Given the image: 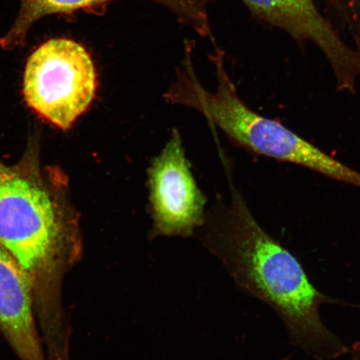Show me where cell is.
Returning <instances> with one entry per match:
<instances>
[{"mask_svg":"<svg viewBox=\"0 0 360 360\" xmlns=\"http://www.w3.org/2000/svg\"><path fill=\"white\" fill-rule=\"evenodd\" d=\"M358 1H359V6H360V0H358Z\"/></svg>","mask_w":360,"mask_h":360,"instance_id":"cell-9","label":"cell"},{"mask_svg":"<svg viewBox=\"0 0 360 360\" xmlns=\"http://www.w3.org/2000/svg\"><path fill=\"white\" fill-rule=\"evenodd\" d=\"M255 17L289 34L295 41L311 42L332 68L339 91L355 92L360 77V51L342 39L318 10L314 0H242Z\"/></svg>","mask_w":360,"mask_h":360,"instance_id":"cell-5","label":"cell"},{"mask_svg":"<svg viewBox=\"0 0 360 360\" xmlns=\"http://www.w3.org/2000/svg\"><path fill=\"white\" fill-rule=\"evenodd\" d=\"M152 236L187 238L205 222L206 198L198 187L177 129L148 170Z\"/></svg>","mask_w":360,"mask_h":360,"instance_id":"cell-4","label":"cell"},{"mask_svg":"<svg viewBox=\"0 0 360 360\" xmlns=\"http://www.w3.org/2000/svg\"><path fill=\"white\" fill-rule=\"evenodd\" d=\"M39 148L34 137L16 164L0 160V244L30 283L48 360H69L72 328L64 287L84 254L80 214L66 175L43 165Z\"/></svg>","mask_w":360,"mask_h":360,"instance_id":"cell-1","label":"cell"},{"mask_svg":"<svg viewBox=\"0 0 360 360\" xmlns=\"http://www.w3.org/2000/svg\"><path fill=\"white\" fill-rule=\"evenodd\" d=\"M114 0H20V12L8 32L0 39V46L13 49L22 46L33 25L45 16L71 13L102 6ZM167 8L180 22L193 19L202 0H148Z\"/></svg>","mask_w":360,"mask_h":360,"instance_id":"cell-7","label":"cell"},{"mask_svg":"<svg viewBox=\"0 0 360 360\" xmlns=\"http://www.w3.org/2000/svg\"><path fill=\"white\" fill-rule=\"evenodd\" d=\"M97 86L96 66L86 49L72 39H52L28 58L22 94L43 120L68 130L89 109Z\"/></svg>","mask_w":360,"mask_h":360,"instance_id":"cell-3","label":"cell"},{"mask_svg":"<svg viewBox=\"0 0 360 360\" xmlns=\"http://www.w3.org/2000/svg\"><path fill=\"white\" fill-rule=\"evenodd\" d=\"M0 333L19 360H48L28 280L0 244Z\"/></svg>","mask_w":360,"mask_h":360,"instance_id":"cell-6","label":"cell"},{"mask_svg":"<svg viewBox=\"0 0 360 360\" xmlns=\"http://www.w3.org/2000/svg\"><path fill=\"white\" fill-rule=\"evenodd\" d=\"M333 8H344L352 6L355 0H328Z\"/></svg>","mask_w":360,"mask_h":360,"instance_id":"cell-8","label":"cell"},{"mask_svg":"<svg viewBox=\"0 0 360 360\" xmlns=\"http://www.w3.org/2000/svg\"><path fill=\"white\" fill-rule=\"evenodd\" d=\"M201 240L243 291L278 315L295 347L314 360L349 354V346L321 315L322 305L341 302L314 286L296 256L260 226L240 193L233 192L227 208L211 214Z\"/></svg>","mask_w":360,"mask_h":360,"instance_id":"cell-2","label":"cell"}]
</instances>
